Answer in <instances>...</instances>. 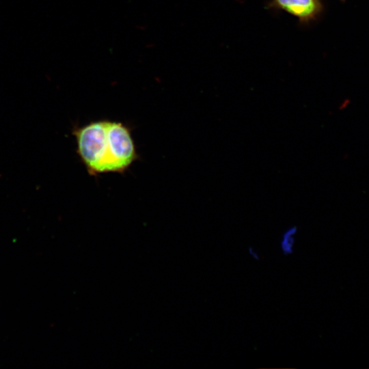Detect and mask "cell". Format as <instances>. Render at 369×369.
Here are the masks:
<instances>
[{"instance_id":"cell-1","label":"cell","mask_w":369,"mask_h":369,"mask_svg":"<svg viewBox=\"0 0 369 369\" xmlns=\"http://www.w3.org/2000/svg\"><path fill=\"white\" fill-rule=\"evenodd\" d=\"M77 152L87 172L122 173L137 159L130 129L121 122L98 120L75 126Z\"/></svg>"},{"instance_id":"cell-5","label":"cell","mask_w":369,"mask_h":369,"mask_svg":"<svg viewBox=\"0 0 369 369\" xmlns=\"http://www.w3.org/2000/svg\"><path fill=\"white\" fill-rule=\"evenodd\" d=\"M346 0H340L342 2H345Z\"/></svg>"},{"instance_id":"cell-4","label":"cell","mask_w":369,"mask_h":369,"mask_svg":"<svg viewBox=\"0 0 369 369\" xmlns=\"http://www.w3.org/2000/svg\"><path fill=\"white\" fill-rule=\"evenodd\" d=\"M249 255L255 260H258L260 259V254L258 251L253 247H249L248 248Z\"/></svg>"},{"instance_id":"cell-3","label":"cell","mask_w":369,"mask_h":369,"mask_svg":"<svg viewBox=\"0 0 369 369\" xmlns=\"http://www.w3.org/2000/svg\"><path fill=\"white\" fill-rule=\"evenodd\" d=\"M298 228L295 226L286 228L282 234L279 240V249L283 255H291L295 250Z\"/></svg>"},{"instance_id":"cell-2","label":"cell","mask_w":369,"mask_h":369,"mask_svg":"<svg viewBox=\"0 0 369 369\" xmlns=\"http://www.w3.org/2000/svg\"><path fill=\"white\" fill-rule=\"evenodd\" d=\"M266 8L285 11L301 25H308L320 18L325 4L323 0H269Z\"/></svg>"}]
</instances>
